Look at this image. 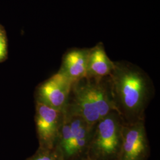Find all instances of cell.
I'll use <instances>...</instances> for the list:
<instances>
[{"mask_svg":"<svg viewBox=\"0 0 160 160\" xmlns=\"http://www.w3.org/2000/svg\"><path fill=\"white\" fill-rule=\"evenodd\" d=\"M7 54V39L4 29L0 31V62L3 61Z\"/></svg>","mask_w":160,"mask_h":160,"instance_id":"8fae6325","label":"cell"},{"mask_svg":"<svg viewBox=\"0 0 160 160\" xmlns=\"http://www.w3.org/2000/svg\"><path fill=\"white\" fill-rule=\"evenodd\" d=\"M90 48H71L62 57L58 71L72 84L86 77L87 59Z\"/></svg>","mask_w":160,"mask_h":160,"instance_id":"ba28073f","label":"cell"},{"mask_svg":"<svg viewBox=\"0 0 160 160\" xmlns=\"http://www.w3.org/2000/svg\"><path fill=\"white\" fill-rule=\"evenodd\" d=\"M28 160H63L56 148L52 149L40 148L39 151Z\"/></svg>","mask_w":160,"mask_h":160,"instance_id":"30bf717a","label":"cell"},{"mask_svg":"<svg viewBox=\"0 0 160 160\" xmlns=\"http://www.w3.org/2000/svg\"><path fill=\"white\" fill-rule=\"evenodd\" d=\"M150 154L145 120L123 125L122 143L118 160H147Z\"/></svg>","mask_w":160,"mask_h":160,"instance_id":"8992f818","label":"cell"},{"mask_svg":"<svg viewBox=\"0 0 160 160\" xmlns=\"http://www.w3.org/2000/svg\"><path fill=\"white\" fill-rule=\"evenodd\" d=\"M114 62L109 58L102 42L89 49L86 77L103 78L108 77L114 68Z\"/></svg>","mask_w":160,"mask_h":160,"instance_id":"9c48e42d","label":"cell"},{"mask_svg":"<svg viewBox=\"0 0 160 160\" xmlns=\"http://www.w3.org/2000/svg\"><path fill=\"white\" fill-rule=\"evenodd\" d=\"M113 111L116 109L109 76L86 77L71 84L63 113L68 116H78L94 125Z\"/></svg>","mask_w":160,"mask_h":160,"instance_id":"7a4b0ae2","label":"cell"},{"mask_svg":"<svg viewBox=\"0 0 160 160\" xmlns=\"http://www.w3.org/2000/svg\"><path fill=\"white\" fill-rule=\"evenodd\" d=\"M123 125L116 111L99 120L95 125L86 157L92 160H118Z\"/></svg>","mask_w":160,"mask_h":160,"instance_id":"3957f363","label":"cell"},{"mask_svg":"<svg viewBox=\"0 0 160 160\" xmlns=\"http://www.w3.org/2000/svg\"><path fill=\"white\" fill-rule=\"evenodd\" d=\"M95 125L78 116L64 114L55 148L63 160H80L86 158Z\"/></svg>","mask_w":160,"mask_h":160,"instance_id":"277c9868","label":"cell"},{"mask_svg":"<svg viewBox=\"0 0 160 160\" xmlns=\"http://www.w3.org/2000/svg\"><path fill=\"white\" fill-rule=\"evenodd\" d=\"M92 160L91 159H90V158H87V157H86V158H82V159H81V160Z\"/></svg>","mask_w":160,"mask_h":160,"instance_id":"7c38bea8","label":"cell"},{"mask_svg":"<svg viewBox=\"0 0 160 160\" xmlns=\"http://www.w3.org/2000/svg\"><path fill=\"white\" fill-rule=\"evenodd\" d=\"M4 29V28H2V26L0 25V31H1L2 29Z\"/></svg>","mask_w":160,"mask_h":160,"instance_id":"4fadbf2b","label":"cell"},{"mask_svg":"<svg viewBox=\"0 0 160 160\" xmlns=\"http://www.w3.org/2000/svg\"><path fill=\"white\" fill-rule=\"evenodd\" d=\"M71 84L64 76L58 72L39 86L36 102L63 112Z\"/></svg>","mask_w":160,"mask_h":160,"instance_id":"52a82bcc","label":"cell"},{"mask_svg":"<svg viewBox=\"0 0 160 160\" xmlns=\"http://www.w3.org/2000/svg\"><path fill=\"white\" fill-rule=\"evenodd\" d=\"M64 113L36 102L35 121L40 148L52 149L57 142Z\"/></svg>","mask_w":160,"mask_h":160,"instance_id":"5b68a950","label":"cell"},{"mask_svg":"<svg viewBox=\"0 0 160 160\" xmlns=\"http://www.w3.org/2000/svg\"><path fill=\"white\" fill-rule=\"evenodd\" d=\"M116 112L123 125L145 120V112L154 96L153 82L145 71L126 61L114 62L109 75Z\"/></svg>","mask_w":160,"mask_h":160,"instance_id":"6da1fadb","label":"cell"}]
</instances>
